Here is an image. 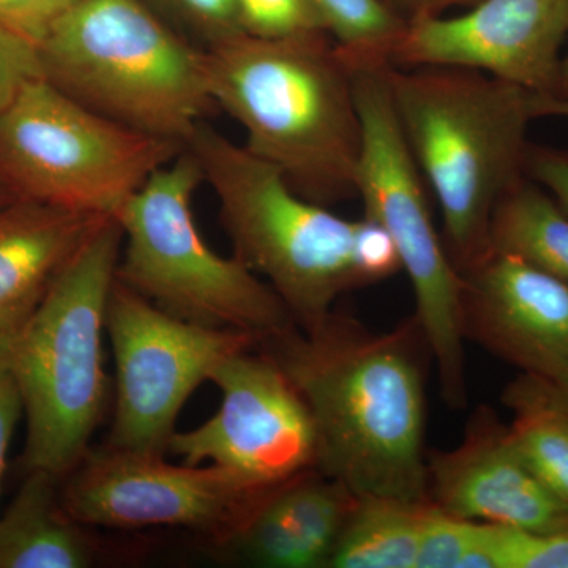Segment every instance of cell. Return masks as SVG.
Returning a JSON list of instances; mask_svg holds the SVG:
<instances>
[{
  "instance_id": "1",
  "label": "cell",
  "mask_w": 568,
  "mask_h": 568,
  "mask_svg": "<svg viewBox=\"0 0 568 568\" xmlns=\"http://www.w3.org/2000/svg\"><path fill=\"white\" fill-rule=\"evenodd\" d=\"M417 321L375 334L331 313L260 342L302 395L317 437L316 469L354 496L426 503L425 381Z\"/></svg>"
},
{
  "instance_id": "2",
  "label": "cell",
  "mask_w": 568,
  "mask_h": 568,
  "mask_svg": "<svg viewBox=\"0 0 568 568\" xmlns=\"http://www.w3.org/2000/svg\"><path fill=\"white\" fill-rule=\"evenodd\" d=\"M205 51L213 102L244 129L246 151L312 203L332 207L357 197L354 70L328 33H241Z\"/></svg>"
},
{
  "instance_id": "3",
  "label": "cell",
  "mask_w": 568,
  "mask_h": 568,
  "mask_svg": "<svg viewBox=\"0 0 568 568\" xmlns=\"http://www.w3.org/2000/svg\"><path fill=\"white\" fill-rule=\"evenodd\" d=\"M410 152L432 189L452 263L466 271L488 252L497 201L525 178L536 92L459 67L387 65Z\"/></svg>"
},
{
  "instance_id": "4",
  "label": "cell",
  "mask_w": 568,
  "mask_h": 568,
  "mask_svg": "<svg viewBox=\"0 0 568 568\" xmlns=\"http://www.w3.org/2000/svg\"><path fill=\"white\" fill-rule=\"evenodd\" d=\"M121 252L118 220H104L0 351L20 388L28 425L26 473L44 470L63 480L88 455L106 414L104 335Z\"/></svg>"
},
{
  "instance_id": "5",
  "label": "cell",
  "mask_w": 568,
  "mask_h": 568,
  "mask_svg": "<svg viewBox=\"0 0 568 568\" xmlns=\"http://www.w3.org/2000/svg\"><path fill=\"white\" fill-rule=\"evenodd\" d=\"M39 51L43 78L71 99L183 148L219 110L207 51L144 0H77Z\"/></svg>"
},
{
  "instance_id": "6",
  "label": "cell",
  "mask_w": 568,
  "mask_h": 568,
  "mask_svg": "<svg viewBox=\"0 0 568 568\" xmlns=\"http://www.w3.org/2000/svg\"><path fill=\"white\" fill-rule=\"evenodd\" d=\"M220 205L234 256L271 284L294 323L312 328L361 287L355 220L294 192L274 166L201 123L185 144Z\"/></svg>"
},
{
  "instance_id": "7",
  "label": "cell",
  "mask_w": 568,
  "mask_h": 568,
  "mask_svg": "<svg viewBox=\"0 0 568 568\" xmlns=\"http://www.w3.org/2000/svg\"><path fill=\"white\" fill-rule=\"evenodd\" d=\"M204 182L185 149L126 201L114 216L122 230L119 282L186 323L257 342L282 334L295 323L271 284L234 254L213 252L197 230L193 200Z\"/></svg>"
},
{
  "instance_id": "8",
  "label": "cell",
  "mask_w": 568,
  "mask_h": 568,
  "mask_svg": "<svg viewBox=\"0 0 568 568\" xmlns=\"http://www.w3.org/2000/svg\"><path fill=\"white\" fill-rule=\"evenodd\" d=\"M387 65L353 67L362 122L357 197L364 203V215L394 239L413 284L416 321L436 362L440 394L459 409L467 398L463 275L433 220L424 175L388 93Z\"/></svg>"
},
{
  "instance_id": "9",
  "label": "cell",
  "mask_w": 568,
  "mask_h": 568,
  "mask_svg": "<svg viewBox=\"0 0 568 568\" xmlns=\"http://www.w3.org/2000/svg\"><path fill=\"white\" fill-rule=\"evenodd\" d=\"M185 151L104 118L37 78L0 111V173L18 197L115 216Z\"/></svg>"
},
{
  "instance_id": "10",
  "label": "cell",
  "mask_w": 568,
  "mask_h": 568,
  "mask_svg": "<svg viewBox=\"0 0 568 568\" xmlns=\"http://www.w3.org/2000/svg\"><path fill=\"white\" fill-rule=\"evenodd\" d=\"M115 361L114 418L108 447L164 455L193 392L239 351L257 347L244 332L186 323L115 278L106 313Z\"/></svg>"
},
{
  "instance_id": "11",
  "label": "cell",
  "mask_w": 568,
  "mask_h": 568,
  "mask_svg": "<svg viewBox=\"0 0 568 568\" xmlns=\"http://www.w3.org/2000/svg\"><path fill=\"white\" fill-rule=\"evenodd\" d=\"M256 349V347H253ZM239 351L216 366L215 416L175 432L168 452L190 466L211 465L254 491H268L316 469L317 437L308 406L283 369L260 351Z\"/></svg>"
},
{
  "instance_id": "12",
  "label": "cell",
  "mask_w": 568,
  "mask_h": 568,
  "mask_svg": "<svg viewBox=\"0 0 568 568\" xmlns=\"http://www.w3.org/2000/svg\"><path fill=\"white\" fill-rule=\"evenodd\" d=\"M211 465H173L164 455L89 450L63 478V506L88 528H185L222 541L264 495Z\"/></svg>"
},
{
  "instance_id": "13",
  "label": "cell",
  "mask_w": 568,
  "mask_h": 568,
  "mask_svg": "<svg viewBox=\"0 0 568 568\" xmlns=\"http://www.w3.org/2000/svg\"><path fill=\"white\" fill-rule=\"evenodd\" d=\"M568 37V0H478L465 13L409 22L390 65L484 71L552 93Z\"/></svg>"
},
{
  "instance_id": "14",
  "label": "cell",
  "mask_w": 568,
  "mask_h": 568,
  "mask_svg": "<svg viewBox=\"0 0 568 568\" xmlns=\"http://www.w3.org/2000/svg\"><path fill=\"white\" fill-rule=\"evenodd\" d=\"M462 275L465 338L521 375L568 379V284L497 252Z\"/></svg>"
},
{
  "instance_id": "15",
  "label": "cell",
  "mask_w": 568,
  "mask_h": 568,
  "mask_svg": "<svg viewBox=\"0 0 568 568\" xmlns=\"http://www.w3.org/2000/svg\"><path fill=\"white\" fill-rule=\"evenodd\" d=\"M428 493L455 517L541 536L568 532V506L538 480L508 425L485 407L457 448L428 455Z\"/></svg>"
},
{
  "instance_id": "16",
  "label": "cell",
  "mask_w": 568,
  "mask_h": 568,
  "mask_svg": "<svg viewBox=\"0 0 568 568\" xmlns=\"http://www.w3.org/2000/svg\"><path fill=\"white\" fill-rule=\"evenodd\" d=\"M355 499L334 478L306 470L265 491L215 549L254 567H328Z\"/></svg>"
},
{
  "instance_id": "17",
  "label": "cell",
  "mask_w": 568,
  "mask_h": 568,
  "mask_svg": "<svg viewBox=\"0 0 568 568\" xmlns=\"http://www.w3.org/2000/svg\"><path fill=\"white\" fill-rule=\"evenodd\" d=\"M18 197L0 207V351L43 302L52 283L104 220Z\"/></svg>"
},
{
  "instance_id": "18",
  "label": "cell",
  "mask_w": 568,
  "mask_h": 568,
  "mask_svg": "<svg viewBox=\"0 0 568 568\" xmlns=\"http://www.w3.org/2000/svg\"><path fill=\"white\" fill-rule=\"evenodd\" d=\"M61 478L28 470L10 506L0 511V568H89L103 548L63 506Z\"/></svg>"
},
{
  "instance_id": "19",
  "label": "cell",
  "mask_w": 568,
  "mask_h": 568,
  "mask_svg": "<svg viewBox=\"0 0 568 568\" xmlns=\"http://www.w3.org/2000/svg\"><path fill=\"white\" fill-rule=\"evenodd\" d=\"M488 252L517 256L568 284V215L547 190L525 175L497 201Z\"/></svg>"
},
{
  "instance_id": "20",
  "label": "cell",
  "mask_w": 568,
  "mask_h": 568,
  "mask_svg": "<svg viewBox=\"0 0 568 568\" xmlns=\"http://www.w3.org/2000/svg\"><path fill=\"white\" fill-rule=\"evenodd\" d=\"M432 506V500L357 497L328 567L416 568L422 530Z\"/></svg>"
},
{
  "instance_id": "21",
  "label": "cell",
  "mask_w": 568,
  "mask_h": 568,
  "mask_svg": "<svg viewBox=\"0 0 568 568\" xmlns=\"http://www.w3.org/2000/svg\"><path fill=\"white\" fill-rule=\"evenodd\" d=\"M511 410V440L538 480L568 506V414L544 381L519 375L503 396Z\"/></svg>"
},
{
  "instance_id": "22",
  "label": "cell",
  "mask_w": 568,
  "mask_h": 568,
  "mask_svg": "<svg viewBox=\"0 0 568 568\" xmlns=\"http://www.w3.org/2000/svg\"><path fill=\"white\" fill-rule=\"evenodd\" d=\"M325 31L351 67L390 63L406 29L379 0H312Z\"/></svg>"
},
{
  "instance_id": "23",
  "label": "cell",
  "mask_w": 568,
  "mask_h": 568,
  "mask_svg": "<svg viewBox=\"0 0 568 568\" xmlns=\"http://www.w3.org/2000/svg\"><path fill=\"white\" fill-rule=\"evenodd\" d=\"M416 568H488L485 523L455 517L433 504L422 530Z\"/></svg>"
},
{
  "instance_id": "24",
  "label": "cell",
  "mask_w": 568,
  "mask_h": 568,
  "mask_svg": "<svg viewBox=\"0 0 568 568\" xmlns=\"http://www.w3.org/2000/svg\"><path fill=\"white\" fill-rule=\"evenodd\" d=\"M488 568H568V532L541 534L485 523Z\"/></svg>"
},
{
  "instance_id": "25",
  "label": "cell",
  "mask_w": 568,
  "mask_h": 568,
  "mask_svg": "<svg viewBox=\"0 0 568 568\" xmlns=\"http://www.w3.org/2000/svg\"><path fill=\"white\" fill-rule=\"evenodd\" d=\"M245 33L264 39L327 33L312 0H235Z\"/></svg>"
},
{
  "instance_id": "26",
  "label": "cell",
  "mask_w": 568,
  "mask_h": 568,
  "mask_svg": "<svg viewBox=\"0 0 568 568\" xmlns=\"http://www.w3.org/2000/svg\"><path fill=\"white\" fill-rule=\"evenodd\" d=\"M170 13L190 36L211 50L223 41L245 33L235 0H144Z\"/></svg>"
},
{
  "instance_id": "27",
  "label": "cell",
  "mask_w": 568,
  "mask_h": 568,
  "mask_svg": "<svg viewBox=\"0 0 568 568\" xmlns=\"http://www.w3.org/2000/svg\"><path fill=\"white\" fill-rule=\"evenodd\" d=\"M354 260L361 286L383 282L403 268L394 239L365 215L355 220Z\"/></svg>"
},
{
  "instance_id": "28",
  "label": "cell",
  "mask_w": 568,
  "mask_h": 568,
  "mask_svg": "<svg viewBox=\"0 0 568 568\" xmlns=\"http://www.w3.org/2000/svg\"><path fill=\"white\" fill-rule=\"evenodd\" d=\"M37 78H43L39 47L0 24V111Z\"/></svg>"
},
{
  "instance_id": "29",
  "label": "cell",
  "mask_w": 568,
  "mask_h": 568,
  "mask_svg": "<svg viewBox=\"0 0 568 568\" xmlns=\"http://www.w3.org/2000/svg\"><path fill=\"white\" fill-rule=\"evenodd\" d=\"M77 0H0V24L37 47Z\"/></svg>"
},
{
  "instance_id": "30",
  "label": "cell",
  "mask_w": 568,
  "mask_h": 568,
  "mask_svg": "<svg viewBox=\"0 0 568 568\" xmlns=\"http://www.w3.org/2000/svg\"><path fill=\"white\" fill-rule=\"evenodd\" d=\"M525 174L551 194L568 215V151L551 145L532 144L526 151Z\"/></svg>"
},
{
  "instance_id": "31",
  "label": "cell",
  "mask_w": 568,
  "mask_h": 568,
  "mask_svg": "<svg viewBox=\"0 0 568 568\" xmlns=\"http://www.w3.org/2000/svg\"><path fill=\"white\" fill-rule=\"evenodd\" d=\"M22 416L20 388L6 355L0 353V493L6 476L7 455H9L14 429Z\"/></svg>"
},
{
  "instance_id": "32",
  "label": "cell",
  "mask_w": 568,
  "mask_h": 568,
  "mask_svg": "<svg viewBox=\"0 0 568 568\" xmlns=\"http://www.w3.org/2000/svg\"><path fill=\"white\" fill-rule=\"evenodd\" d=\"M395 17L409 22L444 17L448 11L469 9L478 0H379Z\"/></svg>"
},
{
  "instance_id": "33",
  "label": "cell",
  "mask_w": 568,
  "mask_h": 568,
  "mask_svg": "<svg viewBox=\"0 0 568 568\" xmlns=\"http://www.w3.org/2000/svg\"><path fill=\"white\" fill-rule=\"evenodd\" d=\"M534 115L541 118H564L568 119L567 100L556 99L547 93H536L532 103Z\"/></svg>"
},
{
  "instance_id": "34",
  "label": "cell",
  "mask_w": 568,
  "mask_h": 568,
  "mask_svg": "<svg viewBox=\"0 0 568 568\" xmlns=\"http://www.w3.org/2000/svg\"><path fill=\"white\" fill-rule=\"evenodd\" d=\"M538 379H540V377H538ZM541 381H544L545 387H547L551 398L568 414V379L556 381V383L547 379Z\"/></svg>"
},
{
  "instance_id": "35",
  "label": "cell",
  "mask_w": 568,
  "mask_h": 568,
  "mask_svg": "<svg viewBox=\"0 0 568 568\" xmlns=\"http://www.w3.org/2000/svg\"><path fill=\"white\" fill-rule=\"evenodd\" d=\"M549 95L556 97V99L567 100L568 102V54L564 55L562 61H560L555 91L549 93Z\"/></svg>"
},
{
  "instance_id": "36",
  "label": "cell",
  "mask_w": 568,
  "mask_h": 568,
  "mask_svg": "<svg viewBox=\"0 0 568 568\" xmlns=\"http://www.w3.org/2000/svg\"><path fill=\"white\" fill-rule=\"evenodd\" d=\"M14 200H18V194L13 192L10 183L7 182V179L0 173V207L13 203Z\"/></svg>"
}]
</instances>
